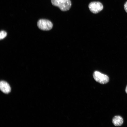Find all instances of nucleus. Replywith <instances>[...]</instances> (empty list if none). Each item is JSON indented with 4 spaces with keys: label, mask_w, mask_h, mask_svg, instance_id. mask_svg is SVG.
Listing matches in <instances>:
<instances>
[{
    "label": "nucleus",
    "mask_w": 127,
    "mask_h": 127,
    "mask_svg": "<svg viewBox=\"0 0 127 127\" xmlns=\"http://www.w3.org/2000/svg\"><path fill=\"white\" fill-rule=\"evenodd\" d=\"M52 4L58 7L62 11L69 10L71 6L70 0H51Z\"/></svg>",
    "instance_id": "nucleus-1"
},
{
    "label": "nucleus",
    "mask_w": 127,
    "mask_h": 127,
    "mask_svg": "<svg viewBox=\"0 0 127 127\" xmlns=\"http://www.w3.org/2000/svg\"><path fill=\"white\" fill-rule=\"evenodd\" d=\"M93 75L95 80L101 84H106L109 81V78L107 75L99 71H94Z\"/></svg>",
    "instance_id": "nucleus-2"
},
{
    "label": "nucleus",
    "mask_w": 127,
    "mask_h": 127,
    "mask_svg": "<svg viewBox=\"0 0 127 127\" xmlns=\"http://www.w3.org/2000/svg\"><path fill=\"white\" fill-rule=\"evenodd\" d=\"M37 25L40 29L44 31H48L53 27L52 23L50 21L45 19H41L37 22Z\"/></svg>",
    "instance_id": "nucleus-3"
},
{
    "label": "nucleus",
    "mask_w": 127,
    "mask_h": 127,
    "mask_svg": "<svg viewBox=\"0 0 127 127\" xmlns=\"http://www.w3.org/2000/svg\"><path fill=\"white\" fill-rule=\"evenodd\" d=\"M88 7L91 12L94 14L99 13L103 8L102 4L98 1H94L90 3Z\"/></svg>",
    "instance_id": "nucleus-4"
},
{
    "label": "nucleus",
    "mask_w": 127,
    "mask_h": 127,
    "mask_svg": "<svg viewBox=\"0 0 127 127\" xmlns=\"http://www.w3.org/2000/svg\"><path fill=\"white\" fill-rule=\"evenodd\" d=\"M0 89L2 92L5 94L9 93L11 91V87L8 84L3 81L0 82Z\"/></svg>",
    "instance_id": "nucleus-5"
},
{
    "label": "nucleus",
    "mask_w": 127,
    "mask_h": 127,
    "mask_svg": "<svg viewBox=\"0 0 127 127\" xmlns=\"http://www.w3.org/2000/svg\"><path fill=\"white\" fill-rule=\"evenodd\" d=\"M123 122V118L119 115L115 116L112 120V122L114 125L116 126H121Z\"/></svg>",
    "instance_id": "nucleus-6"
},
{
    "label": "nucleus",
    "mask_w": 127,
    "mask_h": 127,
    "mask_svg": "<svg viewBox=\"0 0 127 127\" xmlns=\"http://www.w3.org/2000/svg\"><path fill=\"white\" fill-rule=\"evenodd\" d=\"M7 35L6 32L4 31H1L0 32V40L3 39Z\"/></svg>",
    "instance_id": "nucleus-7"
},
{
    "label": "nucleus",
    "mask_w": 127,
    "mask_h": 127,
    "mask_svg": "<svg viewBox=\"0 0 127 127\" xmlns=\"http://www.w3.org/2000/svg\"><path fill=\"white\" fill-rule=\"evenodd\" d=\"M124 8L126 12L127 13V1L124 4Z\"/></svg>",
    "instance_id": "nucleus-8"
},
{
    "label": "nucleus",
    "mask_w": 127,
    "mask_h": 127,
    "mask_svg": "<svg viewBox=\"0 0 127 127\" xmlns=\"http://www.w3.org/2000/svg\"><path fill=\"white\" fill-rule=\"evenodd\" d=\"M125 91L126 93L127 94V85L126 87Z\"/></svg>",
    "instance_id": "nucleus-9"
}]
</instances>
